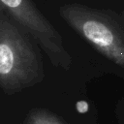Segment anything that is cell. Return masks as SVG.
Masks as SVG:
<instances>
[{
  "label": "cell",
  "instance_id": "5",
  "mask_svg": "<svg viewBox=\"0 0 124 124\" xmlns=\"http://www.w3.org/2000/svg\"><path fill=\"white\" fill-rule=\"evenodd\" d=\"M76 108H77V110L80 113H85L87 110H88V104L86 101H78L76 105Z\"/></svg>",
  "mask_w": 124,
  "mask_h": 124
},
{
  "label": "cell",
  "instance_id": "4",
  "mask_svg": "<svg viewBox=\"0 0 124 124\" xmlns=\"http://www.w3.org/2000/svg\"><path fill=\"white\" fill-rule=\"evenodd\" d=\"M21 124H68L57 114L45 108L30 110Z\"/></svg>",
  "mask_w": 124,
  "mask_h": 124
},
{
  "label": "cell",
  "instance_id": "2",
  "mask_svg": "<svg viewBox=\"0 0 124 124\" xmlns=\"http://www.w3.org/2000/svg\"><path fill=\"white\" fill-rule=\"evenodd\" d=\"M59 15L101 54L124 67V13L72 3L60 7Z\"/></svg>",
  "mask_w": 124,
  "mask_h": 124
},
{
  "label": "cell",
  "instance_id": "3",
  "mask_svg": "<svg viewBox=\"0 0 124 124\" xmlns=\"http://www.w3.org/2000/svg\"><path fill=\"white\" fill-rule=\"evenodd\" d=\"M0 2L1 9L32 37L53 66L64 70L70 69L73 59L65 47L62 36L32 0H0Z\"/></svg>",
  "mask_w": 124,
  "mask_h": 124
},
{
  "label": "cell",
  "instance_id": "1",
  "mask_svg": "<svg viewBox=\"0 0 124 124\" xmlns=\"http://www.w3.org/2000/svg\"><path fill=\"white\" fill-rule=\"evenodd\" d=\"M45 78L41 47L2 9L0 10V87L14 95Z\"/></svg>",
  "mask_w": 124,
  "mask_h": 124
}]
</instances>
